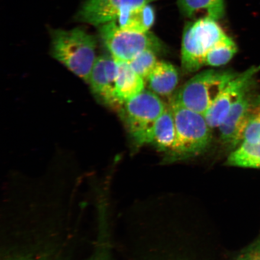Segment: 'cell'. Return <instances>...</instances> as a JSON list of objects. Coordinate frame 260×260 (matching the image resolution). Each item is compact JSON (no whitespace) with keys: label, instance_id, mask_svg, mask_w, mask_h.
<instances>
[{"label":"cell","instance_id":"obj_15","mask_svg":"<svg viewBox=\"0 0 260 260\" xmlns=\"http://www.w3.org/2000/svg\"><path fill=\"white\" fill-rule=\"evenodd\" d=\"M155 19L154 9L149 4L123 13L115 21L125 30L146 32L154 25Z\"/></svg>","mask_w":260,"mask_h":260},{"label":"cell","instance_id":"obj_20","mask_svg":"<svg viewBox=\"0 0 260 260\" xmlns=\"http://www.w3.org/2000/svg\"><path fill=\"white\" fill-rule=\"evenodd\" d=\"M243 141L252 144L260 142V99L253 109L246 126Z\"/></svg>","mask_w":260,"mask_h":260},{"label":"cell","instance_id":"obj_14","mask_svg":"<svg viewBox=\"0 0 260 260\" xmlns=\"http://www.w3.org/2000/svg\"><path fill=\"white\" fill-rule=\"evenodd\" d=\"M179 76L173 64L158 61L151 73L146 80L149 89L159 96H171L177 88Z\"/></svg>","mask_w":260,"mask_h":260},{"label":"cell","instance_id":"obj_13","mask_svg":"<svg viewBox=\"0 0 260 260\" xmlns=\"http://www.w3.org/2000/svg\"><path fill=\"white\" fill-rule=\"evenodd\" d=\"M117 61L118 72L115 93L121 106L145 90V80L132 69L128 62Z\"/></svg>","mask_w":260,"mask_h":260},{"label":"cell","instance_id":"obj_1","mask_svg":"<svg viewBox=\"0 0 260 260\" xmlns=\"http://www.w3.org/2000/svg\"><path fill=\"white\" fill-rule=\"evenodd\" d=\"M51 53L71 72L88 83L96 57V40L82 28L52 30Z\"/></svg>","mask_w":260,"mask_h":260},{"label":"cell","instance_id":"obj_8","mask_svg":"<svg viewBox=\"0 0 260 260\" xmlns=\"http://www.w3.org/2000/svg\"><path fill=\"white\" fill-rule=\"evenodd\" d=\"M260 71V64L255 65L245 72L239 74L231 80L205 114L208 123L212 129L219 128L237 99L254 81Z\"/></svg>","mask_w":260,"mask_h":260},{"label":"cell","instance_id":"obj_2","mask_svg":"<svg viewBox=\"0 0 260 260\" xmlns=\"http://www.w3.org/2000/svg\"><path fill=\"white\" fill-rule=\"evenodd\" d=\"M170 106L175 117L177 140L168 161L184 160L202 154L212 140V128L205 116L172 100Z\"/></svg>","mask_w":260,"mask_h":260},{"label":"cell","instance_id":"obj_16","mask_svg":"<svg viewBox=\"0 0 260 260\" xmlns=\"http://www.w3.org/2000/svg\"><path fill=\"white\" fill-rule=\"evenodd\" d=\"M226 164L231 167L260 168V142L243 141L229 156Z\"/></svg>","mask_w":260,"mask_h":260},{"label":"cell","instance_id":"obj_10","mask_svg":"<svg viewBox=\"0 0 260 260\" xmlns=\"http://www.w3.org/2000/svg\"><path fill=\"white\" fill-rule=\"evenodd\" d=\"M118 63L112 56L98 57L89 78V83L94 95L107 106L121 107L115 93Z\"/></svg>","mask_w":260,"mask_h":260},{"label":"cell","instance_id":"obj_3","mask_svg":"<svg viewBox=\"0 0 260 260\" xmlns=\"http://www.w3.org/2000/svg\"><path fill=\"white\" fill-rule=\"evenodd\" d=\"M229 36L210 16L188 22L185 25L182 40L181 65L185 73H193L205 66L208 51Z\"/></svg>","mask_w":260,"mask_h":260},{"label":"cell","instance_id":"obj_21","mask_svg":"<svg viewBox=\"0 0 260 260\" xmlns=\"http://www.w3.org/2000/svg\"><path fill=\"white\" fill-rule=\"evenodd\" d=\"M235 260H260V237L243 249L237 255Z\"/></svg>","mask_w":260,"mask_h":260},{"label":"cell","instance_id":"obj_5","mask_svg":"<svg viewBox=\"0 0 260 260\" xmlns=\"http://www.w3.org/2000/svg\"><path fill=\"white\" fill-rule=\"evenodd\" d=\"M238 74L230 70L202 71L188 80L172 101L204 115L227 84Z\"/></svg>","mask_w":260,"mask_h":260},{"label":"cell","instance_id":"obj_19","mask_svg":"<svg viewBox=\"0 0 260 260\" xmlns=\"http://www.w3.org/2000/svg\"><path fill=\"white\" fill-rule=\"evenodd\" d=\"M158 62L157 53L154 51L146 50L128 63L132 69L146 81Z\"/></svg>","mask_w":260,"mask_h":260},{"label":"cell","instance_id":"obj_11","mask_svg":"<svg viewBox=\"0 0 260 260\" xmlns=\"http://www.w3.org/2000/svg\"><path fill=\"white\" fill-rule=\"evenodd\" d=\"M95 236L89 255L84 260H114L113 213L107 208L98 209L94 214Z\"/></svg>","mask_w":260,"mask_h":260},{"label":"cell","instance_id":"obj_7","mask_svg":"<svg viewBox=\"0 0 260 260\" xmlns=\"http://www.w3.org/2000/svg\"><path fill=\"white\" fill-rule=\"evenodd\" d=\"M259 99L260 92L254 80L234 104L219 126L220 140L224 144L236 148L241 144L246 126Z\"/></svg>","mask_w":260,"mask_h":260},{"label":"cell","instance_id":"obj_17","mask_svg":"<svg viewBox=\"0 0 260 260\" xmlns=\"http://www.w3.org/2000/svg\"><path fill=\"white\" fill-rule=\"evenodd\" d=\"M178 5L182 14L193 17L200 11H206L208 16L216 20L225 14L223 0H178Z\"/></svg>","mask_w":260,"mask_h":260},{"label":"cell","instance_id":"obj_22","mask_svg":"<svg viewBox=\"0 0 260 260\" xmlns=\"http://www.w3.org/2000/svg\"><path fill=\"white\" fill-rule=\"evenodd\" d=\"M170 260H172L171 258H170Z\"/></svg>","mask_w":260,"mask_h":260},{"label":"cell","instance_id":"obj_18","mask_svg":"<svg viewBox=\"0 0 260 260\" xmlns=\"http://www.w3.org/2000/svg\"><path fill=\"white\" fill-rule=\"evenodd\" d=\"M237 52L235 42L229 37L207 52L205 57L204 65L211 67L223 66L235 57Z\"/></svg>","mask_w":260,"mask_h":260},{"label":"cell","instance_id":"obj_12","mask_svg":"<svg viewBox=\"0 0 260 260\" xmlns=\"http://www.w3.org/2000/svg\"><path fill=\"white\" fill-rule=\"evenodd\" d=\"M177 140V129L173 111L167 105L164 112L156 122L153 132V144L159 151L164 152L168 161L175 148Z\"/></svg>","mask_w":260,"mask_h":260},{"label":"cell","instance_id":"obj_9","mask_svg":"<svg viewBox=\"0 0 260 260\" xmlns=\"http://www.w3.org/2000/svg\"><path fill=\"white\" fill-rule=\"evenodd\" d=\"M156 0H86L77 14L78 21L95 26L116 21L123 13Z\"/></svg>","mask_w":260,"mask_h":260},{"label":"cell","instance_id":"obj_4","mask_svg":"<svg viewBox=\"0 0 260 260\" xmlns=\"http://www.w3.org/2000/svg\"><path fill=\"white\" fill-rule=\"evenodd\" d=\"M167 106L160 96L145 89L120 107L123 121L136 145L152 144L155 123Z\"/></svg>","mask_w":260,"mask_h":260},{"label":"cell","instance_id":"obj_6","mask_svg":"<svg viewBox=\"0 0 260 260\" xmlns=\"http://www.w3.org/2000/svg\"><path fill=\"white\" fill-rule=\"evenodd\" d=\"M104 44L116 60L129 62L146 50L159 53L164 46L159 39L150 32H140L125 30L115 21L100 26Z\"/></svg>","mask_w":260,"mask_h":260}]
</instances>
